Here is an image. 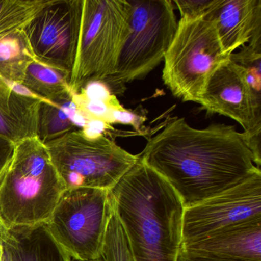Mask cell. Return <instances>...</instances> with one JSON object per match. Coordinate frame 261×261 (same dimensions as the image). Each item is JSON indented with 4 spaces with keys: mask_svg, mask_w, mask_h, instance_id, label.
Masks as SVG:
<instances>
[{
    "mask_svg": "<svg viewBox=\"0 0 261 261\" xmlns=\"http://www.w3.org/2000/svg\"><path fill=\"white\" fill-rule=\"evenodd\" d=\"M111 195L134 261H177L184 206L172 186L139 157Z\"/></svg>",
    "mask_w": 261,
    "mask_h": 261,
    "instance_id": "2",
    "label": "cell"
},
{
    "mask_svg": "<svg viewBox=\"0 0 261 261\" xmlns=\"http://www.w3.org/2000/svg\"><path fill=\"white\" fill-rule=\"evenodd\" d=\"M261 218V173L216 196L184 207L181 247L232 226Z\"/></svg>",
    "mask_w": 261,
    "mask_h": 261,
    "instance_id": "10",
    "label": "cell"
},
{
    "mask_svg": "<svg viewBox=\"0 0 261 261\" xmlns=\"http://www.w3.org/2000/svg\"><path fill=\"white\" fill-rule=\"evenodd\" d=\"M49 1L0 0V37L23 30Z\"/></svg>",
    "mask_w": 261,
    "mask_h": 261,
    "instance_id": "19",
    "label": "cell"
},
{
    "mask_svg": "<svg viewBox=\"0 0 261 261\" xmlns=\"http://www.w3.org/2000/svg\"><path fill=\"white\" fill-rule=\"evenodd\" d=\"M204 19L215 22L227 54L246 43L261 49V0H220Z\"/></svg>",
    "mask_w": 261,
    "mask_h": 261,
    "instance_id": "12",
    "label": "cell"
},
{
    "mask_svg": "<svg viewBox=\"0 0 261 261\" xmlns=\"http://www.w3.org/2000/svg\"><path fill=\"white\" fill-rule=\"evenodd\" d=\"M181 248L215 261H261V218L224 229Z\"/></svg>",
    "mask_w": 261,
    "mask_h": 261,
    "instance_id": "13",
    "label": "cell"
},
{
    "mask_svg": "<svg viewBox=\"0 0 261 261\" xmlns=\"http://www.w3.org/2000/svg\"><path fill=\"white\" fill-rule=\"evenodd\" d=\"M220 0H175L181 18L200 19L208 15L219 4Z\"/></svg>",
    "mask_w": 261,
    "mask_h": 261,
    "instance_id": "23",
    "label": "cell"
},
{
    "mask_svg": "<svg viewBox=\"0 0 261 261\" xmlns=\"http://www.w3.org/2000/svg\"><path fill=\"white\" fill-rule=\"evenodd\" d=\"M45 100L17 92L0 77V134L14 143L38 135V117Z\"/></svg>",
    "mask_w": 261,
    "mask_h": 261,
    "instance_id": "15",
    "label": "cell"
},
{
    "mask_svg": "<svg viewBox=\"0 0 261 261\" xmlns=\"http://www.w3.org/2000/svg\"><path fill=\"white\" fill-rule=\"evenodd\" d=\"M129 0H83L82 23L69 85L77 94L92 82L115 73L129 33Z\"/></svg>",
    "mask_w": 261,
    "mask_h": 261,
    "instance_id": "4",
    "label": "cell"
},
{
    "mask_svg": "<svg viewBox=\"0 0 261 261\" xmlns=\"http://www.w3.org/2000/svg\"><path fill=\"white\" fill-rule=\"evenodd\" d=\"M2 253L7 261H73L44 224L7 228Z\"/></svg>",
    "mask_w": 261,
    "mask_h": 261,
    "instance_id": "14",
    "label": "cell"
},
{
    "mask_svg": "<svg viewBox=\"0 0 261 261\" xmlns=\"http://www.w3.org/2000/svg\"><path fill=\"white\" fill-rule=\"evenodd\" d=\"M230 60L244 68L246 81L256 103L261 107V50L243 45L230 55Z\"/></svg>",
    "mask_w": 261,
    "mask_h": 261,
    "instance_id": "21",
    "label": "cell"
},
{
    "mask_svg": "<svg viewBox=\"0 0 261 261\" xmlns=\"http://www.w3.org/2000/svg\"><path fill=\"white\" fill-rule=\"evenodd\" d=\"M73 100L77 105L79 111L86 117L88 120L91 119H98L105 120L110 123L111 114L114 107L97 100H88L84 98L79 94H73Z\"/></svg>",
    "mask_w": 261,
    "mask_h": 261,
    "instance_id": "22",
    "label": "cell"
},
{
    "mask_svg": "<svg viewBox=\"0 0 261 261\" xmlns=\"http://www.w3.org/2000/svg\"><path fill=\"white\" fill-rule=\"evenodd\" d=\"M69 81L68 74L34 62L29 66L22 85L45 101L59 103L72 99Z\"/></svg>",
    "mask_w": 261,
    "mask_h": 261,
    "instance_id": "16",
    "label": "cell"
},
{
    "mask_svg": "<svg viewBox=\"0 0 261 261\" xmlns=\"http://www.w3.org/2000/svg\"><path fill=\"white\" fill-rule=\"evenodd\" d=\"M177 261H215L212 259H207V258L201 257V256H196L189 253L186 250L181 248L179 253H178V259Z\"/></svg>",
    "mask_w": 261,
    "mask_h": 261,
    "instance_id": "28",
    "label": "cell"
},
{
    "mask_svg": "<svg viewBox=\"0 0 261 261\" xmlns=\"http://www.w3.org/2000/svg\"><path fill=\"white\" fill-rule=\"evenodd\" d=\"M73 261H74V260H73ZM91 261H102V260L100 259H96V260H91Z\"/></svg>",
    "mask_w": 261,
    "mask_h": 261,
    "instance_id": "31",
    "label": "cell"
},
{
    "mask_svg": "<svg viewBox=\"0 0 261 261\" xmlns=\"http://www.w3.org/2000/svg\"><path fill=\"white\" fill-rule=\"evenodd\" d=\"M77 94L88 100L103 102L116 108H123L116 96L111 93V90L103 82H90Z\"/></svg>",
    "mask_w": 261,
    "mask_h": 261,
    "instance_id": "24",
    "label": "cell"
},
{
    "mask_svg": "<svg viewBox=\"0 0 261 261\" xmlns=\"http://www.w3.org/2000/svg\"><path fill=\"white\" fill-rule=\"evenodd\" d=\"M45 145L66 189L111 191L139 160L107 136L89 139L81 129Z\"/></svg>",
    "mask_w": 261,
    "mask_h": 261,
    "instance_id": "7",
    "label": "cell"
},
{
    "mask_svg": "<svg viewBox=\"0 0 261 261\" xmlns=\"http://www.w3.org/2000/svg\"><path fill=\"white\" fill-rule=\"evenodd\" d=\"M2 261H7V259H6V258H5V256H4V255H3V253H2Z\"/></svg>",
    "mask_w": 261,
    "mask_h": 261,
    "instance_id": "30",
    "label": "cell"
},
{
    "mask_svg": "<svg viewBox=\"0 0 261 261\" xmlns=\"http://www.w3.org/2000/svg\"><path fill=\"white\" fill-rule=\"evenodd\" d=\"M146 119L135 113L130 112L124 108H114L111 111L110 123H120V124L130 125L137 131L140 130V126Z\"/></svg>",
    "mask_w": 261,
    "mask_h": 261,
    "instance_id": "25",
    "label": "cell"
},
{
    "mask_svg": "<svg viewBox=\"0 0 261 261\" xmlns=\"http://www.w3.org/2000/svg\"><path fill=\"white\" fill-rule=\"evenodd\" d=\"M114 210L111 191L66 189L47 228L74 261L100 259L108 223Z\"/></svg>",
    "mask_w": 261,
    "mask_h": 261,
    "instance_id": "8",
    "label": "cell"
},
{
    "mask_svg": "<svg viewBox=\"0 0 261 261\" xmlns=\"http://www.w3.org/2000/svg\"><path fill=\"white\" fill-rule=\"evenodd\" d=\"M100 259L102 261H134L124 231L114 207L107 228Z\"/></svg>",
    "mask_w": 261,
    "mask_h": 261,
    "instance_id": "20",
    "label": "cell"
},
{
    "mask_svg": "<svg viewBox=\"0 0 261 261\" xmlns=\"http://www.w3.org/2000/svg\"><path fill=\"white\" fill-rule=\"evenodd\" d=\"M111 124L105 120L98 119H91L88 120L85 126L82 128V134L89 139H97L105 136L109 129H112Z\"/></svg>",
    "mask_w": 261,
    "mask_h": 261,
    "instance_id": "26",
    "label": "cell"
},
{
    "mask_svg": "<svg viewBox=\"0 0 261 261\" xmlns=\"http://www.w3.org/2000/svg\"><path fill=\"white\" fill-rule=\"evenodd\" d=\"M138 155L172 186L184 207L261 173L243 132L225 124L195 129L185 118L171 119Z\"/></svg>",
    "mask_w": 261,
    "mask_h": 261,
    "instance_id": "1",
    "label": "cell"
},
{
    "mask_svg": "<svg viewBox=\"0 0 261 261\" xmlns=\"http://www.w3.org/2000/svg\"><path fill=\"white\" fill-rule=\"evenodd\" d=\"M35 61L22 30L0 37V77L22 85L29 66Z\"/></svg>",
    "mask_w": 261,
    "mask_h": 261,
    "instance_id": "17",
    "label": "cell"
},
{
    "mask_svg": "<svg viewBox=\"0 0 261 261\" xmlns=\"http://www.w3.org/2000/svg\"><path fill=\"white\" fill-rule=\"evenodd\" d=\"M65 190L45 145L21 140L0 179V220L7 228L46 224Z\"/></svg>",
    "mask_w": 261,
    "mask_h": 261,
    "instance_id": "3",
    "label": "cell"
},
{
    "mask_svg": "<svg viewBox=\"0 0 261 261\" xmlns=\"http://www.w3.org/2000/svg\"><path fill=\"white\" fill-rule=\"evenodd\" d=\"M230 57L213 20L181 18L165 55L163 82L177 98L198 103L212 74Z\"/></svg>",
    "mask_w": 261,
    "mask_h": 261,
    "instance_id": "5",
    "label": "cell"
},
{
    "mask_svg": "<svg viewBox=\"0 0 261 261\" xmlns=\"http://www.w3.org/2000/svg\"><path fill=\"white\" fill-rule=\"evenodd\" d=\"M15 151V143L0 134V179L11 163Z\"/></svg>",
    "mask_w": 261,
    "mask_h": 261,
    "instance_id": "27",
    "label": "cell"
},
{
    "mask_svg": "<svg viewBox=\"0 0 261 261\" xmlns=\"http://www.w3.org/2000/svg\"><path fill=\"white\" fill-rule=\"evenodd\" d=\"M198 103L209 114L238 122L247 140L261 137V107L247 85L244 68L230 59L212 74Z\"/></svg>",
    "mask_w": 261,
    "mask_h": 261,
    "instance_id": "11",
    "label": "cell"
},
{
    "mask_svg": "<svg viewBox=\"0 0 261 261\" xmlns=\"http://www.w3.org/2000/svg\"><path fill=\"white\" fill-rule=\"evenodd\" d=\"M83 0H50L24 27L35 61L71 77L77 53Z\"/></svg>",
    "mask_w": 261,
    "mask_h": 261,
    "instance_id": "9",
    "label": "cell"
},
{
    "mask_svg": "<svg viewBox=\"0 0 261 261\" xmlns=\"http://www.w3.org/2000/svg\"><path fill=\"white\" fill-rule=\"evenodd\" d=\"M79 109L72 99L55 103L42 101L38 117L37 137L44 143L79 129L74 123Z\"/></svg>",
    "mask_w": 261,
    "mask_h": 261,
    "instance_id": "18",
    "label": "cell"
},
{
    "mask_svg": "<svg viewBox=\"0 0 261 261\" xmlns=\"http://www.w3.org/2000/svg\"><path fill=\"white\" fill-rule=\"evenodd\" d=\"M129 33L120 51L115 73L103 81L114 95L125 85L143 79L164 59L178 22L169 0H129Z\"/></svg>",
    "mask_w": 261,
    "mask_h": 261,
    "instance_id": "6",
    "label": "cell"
},
{
    "mask_svg": "<svg viewBox=\"0 0 261 261\" xmlns=\"http://www.w3.org/2000/svg\"><path fill=\"white\" fill-rule=\"evenodd\" d=\"M2 244L3 243L0 244V261H2Z\"/></svg>",
    "mask_w": 261,
    "mask_h": 261,
    "instance_id": "29",
    "label": "cell"
}]
</instances>
